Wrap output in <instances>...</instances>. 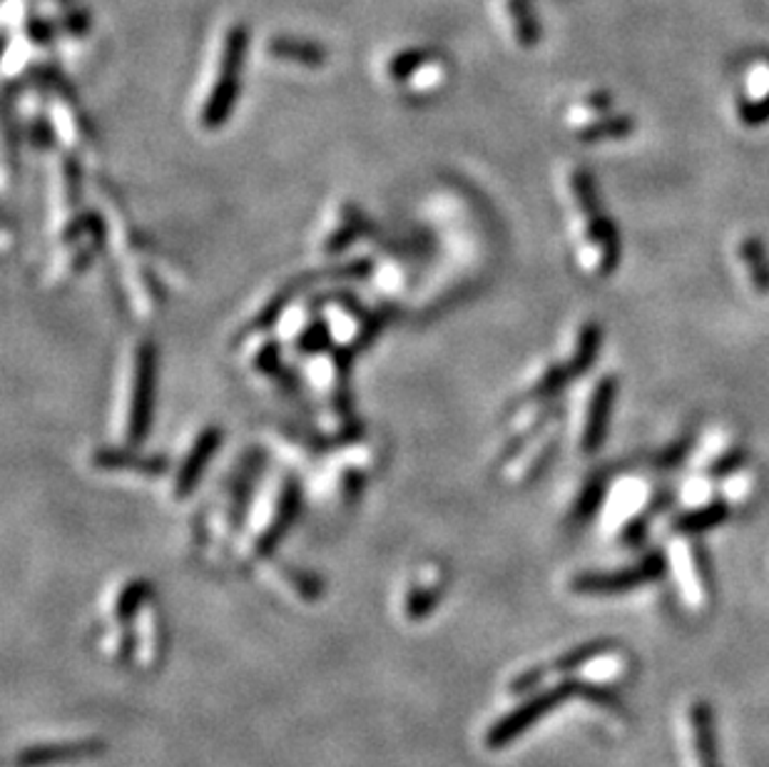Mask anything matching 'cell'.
I'll use <instances>...</instances> for the list:
<instances>
[{"label": "cell", "instance_id": "1", "mask_svg": "<svg viewBox=\"0 0 769 767\" xmlns=\"http://www.w3.org/2000/svg\"><path fill=\"white\" fill-rule=\"evenodd\" d=\"M249 55V31L245 23H225L210 45L205 70L194 92V125L202 133H217L235 113L242 92L245 63Z\"/></svg>", "mask_w": 769, "mask_h": 767}, {"label": "cell", "instance_id": "2", "mask_svg": "<svg viewBox=\"0 0 769 767\" xmlns=\"http://www.w3.org/2000/svg\"><path fill=\"white\" fill-rule=\"evenodd\" d=\"M563 190L565 200H568L576 262L592 280H603L615 272L620 262V235L615 222L603 212L596 180L586 168L576 165V168L565 170Z\"/></svg>", "mask_w": 769, "mask_h": 767}, {"label": "cell", "instance_id": "3", "mask_svg": "<svg viewBox=\"0 0 769 767\" xmlns=\"http://www.w3.org/2000/svg\"><path fill=\"white\" fill-rule=\"evenodd\" d=\"M157 392V349L152 339L137 337L125 347L117 364L113 394V437L143 447L152 429Z\"/></svg>", "mask_w": 769, "mask_h": 767}, {"label": "cell", "instance_id": "4", "mask_svg": "<svg viewBox=\"0 0 769 767\" xmlns=\"http://www.w3.org/2000/svg\"><path fill=\"white\" fill-rule=\"evenodd\" d=\"M302 486L294 471L284 469L280 474L264 476L259 482L252 504H249L242 531L237 535V546L242 559H264L282 535L292 529L299 514Z\"/></svg>", "mask_w": 769, "mask_h": 767}, {"label": "cell", "instance_id": "5", "mask_svg": "<svg viewBox=\"0 0 769 767\" xmlns=\"http://www.w3.org/2000/svg\"><path fill=\"white\" fill-rule=\"evenodd\" d=\"M264 454L255 447L237 454L212 492L200 514V535L210 546H222L231 535H239L247 519L259 482L264 478Z\"/></svg>", "mask_w": 769, "mask_h": 767}, {"label": "cell", "instance_id": "6", "mask_svg": "<svg viewBox=\"0 0 769 767\" xmlns=\"http://www.w3.org/2000/svg\"><path fill=\"white\" fill-rule=\"evenodd\" d=\"M108 247V222L103 212L80 210L55 222L50 262L45 280L60 286L86 274Z\"/></svg>", "mask_w": 769, "mask_h": 767}, {"label": "cell", "instance_id": "7", "mask_svg": "<svg viewBox=\"0 0 769 767\" xmlns=\"http://www.w3.org/2000/svg\"><path fill=\"white\" fill-rule=\"evenodd\" d=\"M378 76L409 103H429L451 86L453 66L429 45H398L378 63Z\"/></svg>", "mask_w": 769, "mask_h": 767}, {"label": "cell", "instance_id": "8", "mask_svg": "<svg viewBox=\"0 0 769 767\" xmlns=\"http://www.w3.org/2000/svg\"><path fill=\"white\" fill-rule=\"evenodd\" d=\"M378 466V449L372 439L357 437L331 447L317 466L319 496L333 506L354 504Z\"/></svg>", "mask_w": 769, "mask_h": 767}, {"label": "cell", "instance_id": "9", "mask_svg": "<svg viewBox=\"0 0 769 767\" xmlns=\"http://www.w3.org/2000/svg\"><path fill=\"white\" fill-rule=\"evenodd\" d=\"M317 302H319V314L324 319V329H327L329 345L337 347L339 351H344V354L357 357L382 337L386 325L382 314H378V309L357 300L351 292H344V290L324 292L319 294Z\"/></svg>", "mask_w": 769, "mask_h": 767}, {"label": "cell", "instance_id": "10", "mask_svg": "<svg viewBox=\"0 0 769 767\" xmlns=\"http://www.w3.org/2000/svg\"><path fill=\"white\" fill-rule=\"evenodd\" d=\"M374 233V219L354 200H333L324 210L317 233H314V252H317L321 264L344 260L351 255V249L372 239Z\"/></svg>", "mask_w": 769, "mask_h": 767}, {"label": "cell", "instance_id": "11", "mask_svg": "<svg viewBox=\"0 0 769 767\" xmlns=\"http://www.w3.org/2000/svg\"><path fill=\"white\" fill-rule=\"evenodd\" d=\"M225 441V429L219 424L205 421L194 427L188 437L180 441L178 454L170 459V471H167V492L174 501H184L194 488L202 484L212 461Z\"/></svg>", "mask_w": 769, "mask_h": 767}, {"label": "cell", "instance_id": "12", "mask_svg": "<svg viewBox=\"0 0 769 767\" xmlns=\"http://www.w3.org/2000/svg\"><path fill=\"white\" fill-rule=\"evenodd\" d=\"M506 449L500 451V476L513 486L531 484L535 476H541L545 466L558 451L561 441V421L549 419L535 431L521 433V437H508Z\"/></svg>", "mask_w": 769, "mask_h": 767}, {"label": "cell", "instance_id": "13", "mask_svg": "<svg viewBox=\"0 0 769 767\" xmlns=\"http://www.w3.org/2000/svg\"><path fill=\"white\" fill-rule=\"evenodd\" d=\"M242 357V366L247 374L257 379V384L267 386L282 396H292L302 392V379L296 366L286 362V349L282 341L276 339L274 331H264V335H252L247 339L235 341Z\"/></svg>", "mask_w": 769, "mask_h": 767}, {"label": "cell", "instance_id": "14", "mask_svg": "<svg viewBox=\"0 0 769 767\" xmlns=\"http://www.w3.org/2000/svg\"><path fill=\"white\" fill-rule=\"evenodd\" d=\"M35 78L41 80L45 92V113H48L55 143L63 145V150L80 157L90 147V137H92L90 123L86 113H82L80 103L58 78L50 76L48 70L35 72Z\"/></svg>", "mask_w": 769, "mask_h": 767}, {"label": "cell", "instance_id": "15", "mask_svg": "<svg viewBox=\"0 0 769 767\" xmlns=\"http://www.w3.org/2000/svg\"><path fill=\"white\" fill-rule=\"evenodd\" d=\"M274 335L282 341L286 354L294 359L329 347V337L327 329H324L317 297H304L302 292L296 294V297L286 304L280 322H276Z\"/></svg>", "mask_w": 769, "mask_h": 767}, {"label": "cell", "instance_id": "16", "mask_svg": "<svg viewBox=\"0 0 769 767\" xmlns=\"http://www.w3.org/2000/svg\"><path fill=\"white\" fill-rule=\"evenodd\" d=\"M372 264V274H369V284L376 292V297L386 302H396L402 294L409 290V284L416 277V260H419V245L411 239L404 242H388L378 249Z\"/></svg>", "mask_w": 769, "mask_h": 767}, {"label": "cell", "instance_id": "17", "mask_svg": "<svg viewBox=\"0 0 769 767\" xmlns=\"http://www.w3.org/2000/svg\"><path fill=\"white\" fill-rule=\"evenodd\" d=\"M618 396V379L613 374L598 376V382L590 386V392L583 402L580 424H578V449L583 454H596L603 447L608 437L610 417H613V404Z\"/></svg>", "mask_w": 769, "mask_h": 767}, {"label": "cell", "instance_id": "18", "mask_svg": "<svg viewBox=\"0 0 769 767\" xmlns=\"http://www.w3.org/2000/svg\"><path fill=\"white\" fill-rule=\"evenodd\" d=\"M90 466L100 474L110 476H140V478H160L170 471V459L145 454L140 447L133 443L115 441L113 447H95L90 451Z\"/></svg>", "mask_w": 769, "mask_h": 767}, {"label": "cell", "instance_id": "19", "mask_svg": "<svg viewBox=\"0 0 769 767\" xmlns=\"http://www.w3.org/2000/svg\"><path fill=\"white\" fill-rule=\"evenodd\" d=\"M48 210L53 225L82 210V165L80 157L68 150H58L50 160Z\"/></svg>", "mask_w": 769, "mask_h": 767}, {"label": "cell", "instance_id": "20", "mask_svg": "<svg viewBox=\"0 0 769 767\" xmlns=\"http://www.w3.org/2000/svg\"><path fill=\"white\" fill-rule=\"evenodd\" d=\"M262 55L272 66L304 72H317L329 63V50L321 43L290 33L270 35L262 45Z\"/></svg>", "mask_w": 769, "mask_h": 767}, {"label": "cell", "instance_id": "21", "mask_svg": "<svg viewBox=\"0 0 769 767\" xmlns=\"http://www.w3.org/2000/svg\"><path fill=\"white\" fill-rule=\"evenodd\" d=\"M299 292H302V282L286 280L274 284L272 290H267L264 294H259V300L247 309L242 322L237 325L235 341L247 339L252 335H264V331H274L276 322H280L282 312L286 309V304H290Z\"/></svg>", "mask_w": 769, "mask_h": 767}, {"label": "cell", "instance_id": "22", "mask_svg": "<svg viewBox=\"0 0 769 767\" xmlns=\"http://www.w3.org/2000/svg\"><path fill=\"white\" fill-rule=\"evenodd\" d=\"M665 571V563L660 556H647L641 566H633L627 571L615 573H590V576L576 578L573 588L578 594H620V590H630L637 586L651 584V580L660 578Z\"/></svg>", "mask_w": 769, "mask_h": 767}, {"label": "cell", "instance_id": "23", "mask_svg": "<svg viewBox=\"0 0 769 767\" xmlns=\"http://www.w3.org/2000/svg\"><path fill=\"white\" fill-rule=\"evenodd\" d=\"M568 688H555L543 692V696L533 698L531 702H525L518 710H513L511 715H506L500 723L494 725V730L488 733V745L490 747H504L513 741L516 735L525 733L528 727H531L535 720H541L545 713H551V710L558 706L563 698H568Z\"/></svg>", "mask_w": 769, "mask_h": 767}, {"label": "cell", "instance_id": "24", "mask_svg": "<svg viewBox=\"0 0 769 767\" xmlns=\"http://www.w3.org/2000/svg\"><path fill=\"white\" fill-rule=\"evenodd\" d=\"M496 18L518 50H533L541 43V21L531 0H496Z\"/></svg>", "mask_w": 769, "mask_h": 767}, {"label": "cell", "instance_id": "25", "mask_svg": "<svg viewBox=\"0 0 769 767\" xmlns=\"http://www.w3.org/2000/svg\"><path fill=\"white\" fill-rule=\"evenodd\" d=\"M737 117L745 127L769 123V58H759L745 72V88L737 103Z\"/></svg>", "mask_w": 769, "mask_h": 767}, {"label": "cell", "instance_id": "26", "mask_svg": "<svg viewBox=\"0 0 769 767\" xmlns=\"http://www.w3.org/2000/svg\"><path fill=\"white\" fill-rule=\"evenodd\" d=\"M573 379V372L563 359H551V362L541 364L535 372L528 376L521 396L516 404H555V399L563 394L565 386Z\"/></svg>", "mask_w": 769, "mask_h": 767}, {"label": "cell", "instance_id": "27", "mask_svg": "<svg viewBox=\"0 0 769 767\" xmlns=\"http://www.w3.org/2000/svg\"><path fill=\"white\" fill-rule=\"evenodd\" d=\"M443 571L437 563H421L419 568L411 573V578L406 580L404 600H406V616H423L429 613L437 598H441L443 588Z\"/></svg>", "mask_w": 769, "mask_h": 767}, {"label": "cell", "instance_id": "28", "mask_svg": "<svg viewBox=\"0 0 769 767\" xmlns=\"http://www.w3.org/2000/svg\"><path fill=\"white\" fill-rule=\"evenodd\" d=\"M600 345H603V327H600V322L586 319L573 329L568 354L563 359L573 376H583L588 372L600 354Z\"/></svg>", "mask_w": 769, "mask_h": 767}, {"label": "cell", "instance_id": "29", "mask_svg": "<svg viewBox=\"0 0 769 767\" xmlns=\"http://www.w3.org/2000/svg\"><path fill=\"white\" fill-rule=\"evenodd\" d=\"M739 264L749 280V286L762 297H769V252L762 237L745 235L737 242Z\"/></svg>", "mask_w": 769, "mask_h": 767}, {"label": "cell", "instance_id": "30", "mask_svg": "<svg viewBox=\"0 0 769 767\" xmlns=\"http://www.w3.org/2000/svg\"><path fill=\"white\" fill-rule=\"evenodd\" d=\"M647 504V486L643 484V478H623L610 494L608 504V526L618 523H630L635 521V514L643 511V506Z\"/></svg>", "mask_w": 769, "mask_h": 767}, {"label": "cell", "instance_id": "31", "mask_svg": "<svg viewBox=\"0 0 769 767\" xmlns=\"http://www.w3.org/2000/svg\"><path fill=\"white\" fill-rule=\"evenodd\" d=\"M100 747L95 743H60V745H35L18 753V767H50L60 763H72L78 757L95 755Z\"/></svg>", "mask_w": 769, "mask_h": 767}, {"label": "cell", "instance_id": "32", "mask_svg": "<svg viewBox=\"0 0 769 767\" xmlns=\"http://www.w3.org/2000/svg\"><path fill=\"white\" fill-rule=\"evenodd\" d=\"M635 133V120L623 113H608L603 117L592 120V123L578 127L576 135L580 143L592 145V143H608V140H623Z\"/></svg>", "mask_w": 769, "mask_h": 767}, {"label": "cell", "instance_id": "33", "mask_svg": "<svg viewBox=\"0 0 769 767\" xmlns=\"http://www.w3.org/2000/svg\"><path fill=\"white\" fill-rule=\"evenodd\" d=\"M610 108H613V98H610V92L606 90H590L586 95L578 98L576 103L568 108V113H565V123L573 133L578 131V127L592 123V120L603 117L610 113Z\"/></svg>", "mask_w": 769, "mask_h": 767}, {"label": "cell", "instance_id": "34", "mask_svg": "<svg viewBox=\"0 0 769 767\" xmlns=\"http://www.w3.org/2000/svg\"><path fill=\"white\" fill-rule=\"evenodd\" d=\"M727 519V506L722 501H710L702 506H694L692 511L682 516L680 521H675V529L682 533H702L720 526Z\"/></svg>", "mask_w": 769, "mask_h": 767}, {"label": "cell", "instance_id": "35", "mask_svg": "<svg viewBox=\"0 0 769 767\" xmlns=\"http://www.w3.org/2000/svg\"><path fill=\"white\" fill-rule=\"evenodd\" d=\"M670 559L675 563V571L682 580V590L688 594L690 600L700 598V576H698V563H694V551L688 546V541H675L670 549Z\"/></svg>", "mask_w": 769, "mask_h": 767}, {"label": "cell", "instance_id": "36", "mask_svg": "<svg viewBox=\"0 0 769 767\" xmlns=\"http://www.w3.org/2000/svg\"><path fill=\"white\" fill-rule=\"evenodd\" d=\"M603 498H606V478L598 476V474L590 476L586 486L580 488L576 506H573V516H576V519H580V521L590 519V516L598 511V506L603 504Z\"/></svg>", "mask_w": 769, "mask_h": 767}, {"label": "cell", "instance_id": "37", "mask_svg": "<svg viewBox=\"0 0 769 767\" xmlns=\"http://www.w3.org/2000/svg\"><path fill=\"white\" fill-rule=\"evenodd\" d=\"M690 449H692L690 439H680V441H675L670 449H665V451H663L660 459H657L655 464L660 466V469H672V466H678L680 461L690 454Z\"/></svg>", "mask_w": 769, "mask_h": 767}]
</instances>
